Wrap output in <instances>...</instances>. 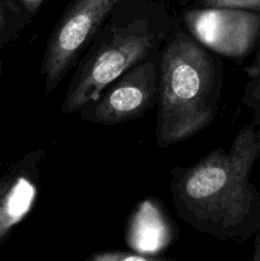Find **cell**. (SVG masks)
I'll return each mask as SVG.
<instances>
[{
    "label": "cell",
    "instance_id": "obj_2",
    "mask_svg": "<svg viewBox=\"0 0 260 261\" xmlns=\"http://www.w3.org/2000/svg\"><path fill=\"white\" fill-rule=\"evenodd\" d=\"M223 87V63L176 25L161 48L155 143L185 142L213 124Z\"/></svg>",
    "mask_w": 260,
    "mask_h": 261
},
{
    "label": "cell",
    "instance_id": "obj_7",
    "mask_svg": "<svg viewBox=\"0 0 260 261\" xmlns=\"http://www.w3.org/2000/svg\"><path fill=\"white\" fill-rule=\"evenodd\" d=\"M45 157V149L32 150L0 180V244L35 208Z\"/></svg>",
    "mask_w": 260,
    "mask_h": 261
},
{
    "label": "cell",
    "instance_id": "obj_3",
    "mask_svg": "<svg viewBox=\"0 0 260 261\" xmlns=\"http://www.w3.org/2000/svg\"><path fill=\"white\" fill-rule=\"evenodd\" d=\"M175 27L161 8L122 0L79 59L60 111L78 114L121 74L158 53Z\"/></svg>",
    "mask_w": 260,
    "mask_h": 261
},
{
    "label": "cell",
    "instance_id": "obj_14",
    "mask_svg": "<svg viewBox=\"0 0 260 261\" xmlns=\"http://www.w3.org/2000/svg\"><path fill=\"white\" fill-rule=\"evenodd\" d=\"M249 261H260V229L254 234V247Z\"/></svg>",
    "mask_w": 260,
    "mask_h": 261
},
{
    "label": "cell",
    "instance_id": "obj_6",
    "mask_svg": "<svg viewBox=\"0 0 260 261\" xmlns=\"http://www.w3.org/2000/svg\"><path fill=\"white\" fill-rule=\"evenodd\" d=\"M186 31L213 53L241 59L260 36V13L231 8H191L183 14Z\"/></svg>",
    "mask_w": 260,
    "mask_h": 261
},
{
    "label": "cell",
    "instance_id": "obj_10",
    "mask_svg": "<svg viewBox=\"0 0 260 261\" xmlns=\"http://www.w3.org/2000/svg\"><path fill=\"white\" fill-rule=\"evenodd\" d=\"M242 103L251 111V122L260 126V75L249 79L242 94Z\"/></svg>",
    "mask_w": 260,
    "mask_h": 261
},
{
    "label": "cell",
    "instance_id": "obj_13",
    "mask_svg": "<svg viewBox=\"0 0 260 261\" xmlns=\"http://www.w3.org/2000/svg\"><path fill=\"white\" fill-rule=\"evenodd\" d=\"M245 73H246V75L249 76V79L256 78V76L260 75V47L259 50L256 51V54H255L251 64L245 68Z\"/></svg>",
    "mask_w": 260,
    "mask_h": 261
},
{
    "label": "cell",
    "instance_id": "obj_5",
    "mask_svg": "<svg viewBox=\"0 0 260 261\" xmlns=\"http://www.w3.org/2000/svg\"><path fill=\"white\" fill-rule=\"evenodd\" d=\"M161 50L110 83L78 112L91 124L121 125L144 116L158 99Z\"/></svg>",
    "mask_w": 260,
    "mask_h": 261
},
{
    "label": "cell",
    "instance_id": "obj_8",
    "mask_svg": "<svg viewBox=\"0 0 260 261\" xmlns=\"http://www.w3.org/2000/svg\"><path fill=\"white\" fill-rule=\"evenodd\" d=\"M28 22L30 19L10 0H0V43L17 35Z\"/></svg>",
    "mask_w": 260,
    "mask_h": 261
},
{
    "label": "cell",
    "instance_id": "obj_9",
    "mask_svg": "<svg viewBox=\"0 0 260 261\" xmlns=\"http://www.w3.org/2000/svg\"><path fill=\"white\" fill-rule=\"evenodd\" d=\"M84 261H173L145 254L127 251H98L87 256Z\"/></svg>",
    "mask_w": 260,
    "mask_h": 261
},
{
    "label": "cell",
    "instance_id": "obj_11",
    "mask_svg": "<svg viewBox=\"0 0 260 261\" xmlns=\"http://www.w3.org/2000/svg\"><path fill=\"white\" fill-rule=\"evenodd\" d=\"M194 8H231L260 13V0H196Z\"/></svg>",
    "mask_w": 260,
    "mask_h": 261
},
{
    "label": "cell",
    "instance_id": "obj_4",
    "mask_svg": "<svg viewBox=\"0 0 260 261\" xmlns=\"http://www.w3.org/2000/svg\"><path fill=\"white\" fill-rule=\"evenodd\" d=\"M122 0H73L56 22L41 64L45 94L53 93L75 68L97 33Z\"/></svg>",
    "mask_w": 260,
    "mask_h": 261
},
{
    "label": "cell",
    "instance_id": "obj_12",
    "mask_svg": "<svg viewBox=\"0 0 260 261\" xmlns=\"http://www.w3.org/2000/svg\"><path fill=\"white\" fill-rule=\"evenodd\" d=\"M28 19H32L47 0H10Z\"/></svg>",
    "mask_w": 260,
    "mask_h": 261
},
{
    "label": "cell",
    "instance_id": "obj_1",
    "mask_svg": "<svg viewBox=\"0 0 260 261\" xmlns=\"http://www.w3.org/2000/svg\"><path fill=\"white\" fill-rule=\"evenodd\" d=\"M260 158V126L244 125L229 149L216 148L189 167L171 171L178 218L219 241L245 242L260 229V193L250 181Z\"/></svg>",
    "mask_w": 260,
    "mask_h": 261
}]
</instances>
